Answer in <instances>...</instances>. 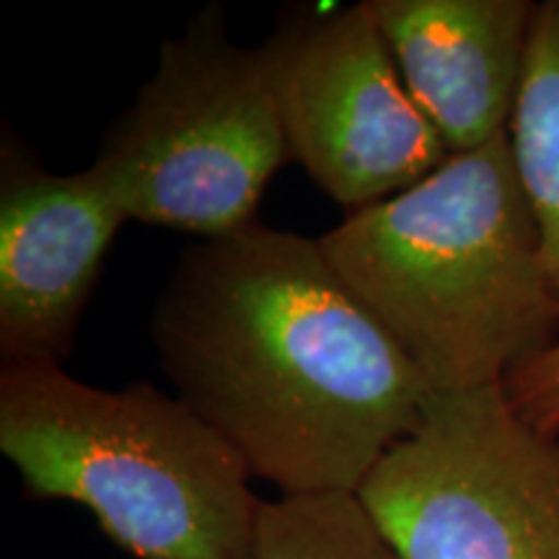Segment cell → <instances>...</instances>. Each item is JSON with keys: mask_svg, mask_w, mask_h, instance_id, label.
<instances>
[{"mask_svg": "<svg viewBox=\"0 0 559 559\" xmlns=\"http://www.w3.org/2000/svg\"><path fill=\"white\" fill-rule=\"evenodd\" d=\"M151 340L179 400L280 495L358 492L436 396L319 239L260 221L181 251Z\"/></svg>", "mask_w": 559, "mask_h": 559, "instance_id": "cell-1", "label": "cell"}, {"mask_svg": "<svg viewBox=\"0 0 559 559\" xmlns=\"http://www.w3.org/2000/svg\"><path fill=\"white\" fill-rule=\"evenodd\" d=\"M436 394L502 386L559 342V304L508 135L319 236Z\"/></svg>", "mask_w": 559, "mask_h": 559, "instance_id": "cell-2", "label": "cell"}, {"mask_svg": "<svg viewBox=\"0 0 559 559\" xmlns=\"http://www.w3.org/2000/svg\"><path fill=\"white\" fill-rule=\"evenodd\" d=\"M0 453L29 498L86 508L130 557L254 559L262 500L247 461L148 381L111 391L62 366H3Z\"/></svg>", "mask_w": 559, "mask_h": 559, "instance_id": "cell-3", "label": "cell"}, {"mask_svg": "<svg viewBox=\"0 0 559 559\" xmlns=\"http://www.w3.org/2000/svg\"><path fill=\"white\" fill-rule=\"evenodd\" d=\"M293 160L257 47L228 37L210 3L158 47L151 79L88 166L128 221L200 241L257 221L270 179Z\"/></svg>", "mask_w": 559, "mask_h": 559, "instance_id": "cell-4", "label": "cell"}, {"mask_svg": "<svg viewBox=\"0 0 559 559\" xmlns=\"http://www.w3.org/2000/svg\"><path fill=\"white\" fill-rule=\"evenodd\" d=\"M355 495L402 559H559V436L502 386L432 396Z\"/></svg>", "mask_w": 559, "mask_h": 559, "instance_id": "cell-5", "label": "cell"}, {"mask_svg": "<svg viewBox=\"0 0 559 559\" xmlns=\"http://www.w3.org/2000/svg\"><path fill=\"white\" fill-rule=\"evenodd\" d=\"M257 52L293 160L347 213L409 190L451 158L368 0L285 9Z\"/></svg>", "mask_w": 559, "mask_h": 559, "instance_id": "cell-6", "label": "cell"}, {"mask_svg": "<svg viewBox=\"0 0 559 559\" xmlns=\"http://www.w3.org/2000/svg\"><path fill=\"white\" fill-rule=\"evenodd\" d=\"M128 215L94 171L55 174L5 132L0 143V355L62 366L104 257Z\"/></svg>", "mask_w": 559, "mask_h": 559, "instance_id": "cell-7", "label": "cell"}, {"mask_svg": "<svg viewBox=\"0 0 559 559\" xmlns=\"http://www.w3.org/2000/svg\"><path fill=\"white\" fill-rule=\"evenodd\" d=\"M412 99L451 156L508 135L531 0H368Z\"/></svg>", "mask_w": 559, "mask_h": 559, "instance_id": "cell-8", "label": "cell"}, {"mask_svg": "<svg viewBox=\"0 0 559 559\" xmlns=\"http://www.w3.org/2000/svg\"><path fill=\"white\" fill-rule=\"evenodd\" d=\"M508 143L559 304V0L536 3Z\"/></svg>", "mask_w": 559, "mask_h": 559, "instance_id": "cell-9", "label": "cell"}, {"mask_svg": "<svg viewBox=\"0 0 559 559\" xmlns=\"http://www.w3.org/2000/svg\"><path fill=\"white\" fill-rule=\"evenodd\" d=\"M254 559H402L355 492L262 500Z\"/></svg>", "mask_w": 559, "mask_h": 559, "instance_id": "cell-10", "label": "cell"}, {"mask_svg": "<svg viewBox=\"0 0 559 559\" xmlns=\"http://www.w3.org/2000/svg\"><path fill=\"white\" fill-rule=\"evenodd\" d=\"M502 389L510 407L528 425L559 436V342L515 370Z\"/></svg>", "mask_w": 559, "mask_h": 559, "instance_id": "cell-11", "label": "cell"}]
</instances>
